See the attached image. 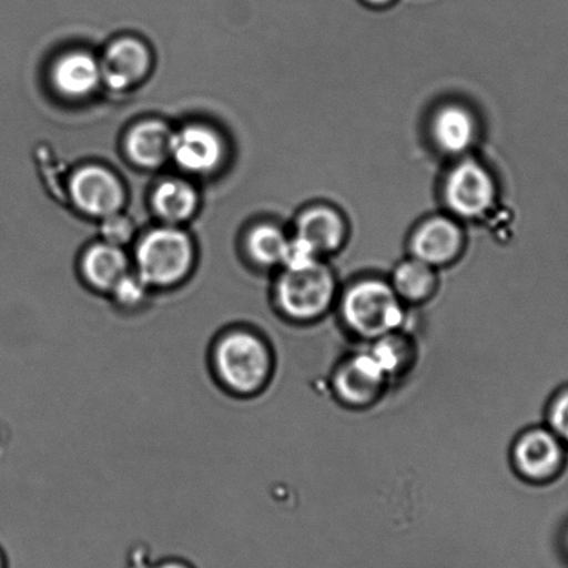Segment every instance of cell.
Listing matches in <instances>:
<instances>
[{"instance_id": "25", "label": "cell", "mask_w": 568, "mask_h": 568, "mask_svg": "<svg viewBox=\"0 0 568 568\" xmlns=\"http://www.w3.org/2000/svg\"><path fill=\"white\" fill-rule=\"evenodd\" d=\"M158 568H186V567L179 565V562H168V565H163Z\"/></svg>"}, {"instance_id": "20", "label": "cell", "mask_w": 568, "mask_h": 568, "mask_svg": "<svg viewBox=\"0 0 568 568\" xmlns=\"http://www.w3.org/2000/svg\"><path fill=\"white\" fill-rule=\"evenodd\" d=\"M288 236L273 224H261L247 236V253L258 267L283 266Z\"/></svg>"}, {"instance_id": "9", "label": "cell", "mask_w": 568, "mask_h": 568, "mask_svg": "<svg viewBox=\"0 0 568 568\" xmlns=\"http://www.w3.org/2000/svg\"><path fill=\"white\" fill-rule=\"evenodd\" d=\"M465 246V235L454 219L435 216L418 225L412 236V257L434 268L456 261Z\"/></svg>"}, {"instance_id": "19", "label": "cell", "mask_w": 568, "mask_h": 568, "mask_svg": "<svg viewBox=\"0 0 568 568\" xmlns=\"http://www.w3.org/2000/svg\"><path fill=\"white\" fill-rule=\"evenodd\" d=\"M153 207L169 224L186 222L197 207L196 191L185 181H164L154 191Z\"/></svg>"}, {"instance_id": "15", "label": "cell", "mask_w": 568, "mask_h": 568, "mask_svg": "<svg viewBox=\"0 0 568 568\" xmlns=\"http://www.w3.org/2000/svg\"><path fill=\"white\" fill-rule=\"evenodd\" d=\"M295 235L308 242L320 256L328 255L344 245L346 223L335 209L314 206L297 219Z\"/></svg>"}, {"instance_id": "2", "label": "cell", "mask_w": 568, "mask_h": 568, "mask_svg": "<svg viewBox=\"0 0 568 568\" xmlns=\"http://www.w3.org/2000/svg\"><path fill=\"white\" fill-rule=\"evenodd\" d=\"M341 317L357 338L372 342L405 331L406 305L389 281L363 278L352 284L341 300Z\"/></svg>"}, {"instance_id": "13", "label": "cell", "mask_w": 568, "mask_h": 568, "mask_svg": "<svg viewBox=\"0 0 568 568\" xmlns=\"http://www.w3.org/2000/svg\"><path fill=\"white\" fill-rule=\"evenodd\" d=\"M52 79L62 95L70 99L87 98L102 82L101 63L90 53L70 52L54 64Z\"/></svg>"}, {"instance_id": "4", "label": "cell", "mask_w": 568, "mask_h": 568, "mask_svg": "<svg viewBox=\"0 0 568 568\" xmlns=\"http://www.w3.org/2000/svg\"><path fill=\"white\" fill-rule=\"evenodd\" d=\"M195 250L190 236L175 227H162L143 236L135 251V273L154 290H171L190 277Z\"/></svg>"}, {"instance_id": "14", "label": "cell", "mask_w": 568, "mask_h": 568, "mask_svg": "<svg viewBox=\"0 0 568 568\" xmlns=\"http://www.w3.org/2000/svg\"><path fill=\"white\" fill-rule=\"evenodd\" d=\"M130 272V261L124 251L108 242L91 246L81 258L82 278L99 294L109 295L113 286Z\"/></svg>"}, {"instance_id": "17", "label": "cell", "mask_w": 568, "mask_h": 568, "mask_svg": "<svg viewBox=\"0 0 568 568\" xmlns=\"http://www.w3.org/2000/svg\"><path fill=\"white\" fill-rule=\"evenodd\" d=\"M389 284L406 306L422 305L434 296L438 277L434 267L416 257H410L396 266Z\"/></svg>"}, {"instance_id": "24", "label": "cell", "mask_w": 568, "mask_h": 568, "mask_svg": "<svg viewBox=\"0 0 568 568\" xmlns=\"http://www.w3.org/2000/svg\"><path fill=\"white\" fill-rule=\"evenodd\" d=\"M369 4H375V7H383V4H387L393 2V0H366Z\"/></svg>"}, {"instance_id": "5", "label": "cell", "mask_w": 568, "mask_h": 568, "mask_svg": "<svg viewBox=\"0 0 568 568\" xmlns=\"http://www.w3.org/2000/svg\"><path fill=\"white\" fill-rule=\"evenodd\" d=\"M444 200L449 211L460 219L483 217L496 201L493 174L477 160L462 159L446 175Z\"/></svg>"}, {"instance_id": "21", "label": "cell", "mask_w": 568, "mask_h": 568, "mask_svg": "<svg viewBox=\"0 0 568 568\" xmlns=\"http://www.w3.org/2000/svg\"><path fill=\"white\" fill-rule=\"evenodd\" d=\"M151 294L152 290L135 272L126 273L109 292L113 306L124 314L141 313L151 300Z\"/></svg>"}, {"instance_id": "6", "label": "cell", "mask_w": 568, "mask_h": 568, "mask_svg": "<svg viewBox=\"0 0 568 568\" xmlns=\"http://www.w3.org/2000/svg\"><path fill=\"white\" fill-rule=\"evenodd\" d=\"M513 466L529 483H548L565 465V444L550 428H531L517 438L511 450Z\"/></svg>"}, {"instance_id": "7", "label": "cell", "mask_w": 568, "mask_h": 568, "mask_svg": "<svg viewBox=\"0 0 568 568\" xmlns=\"http://www.w3.org/2000/svg\"><path fill=\"white\" fill-rule=\"evenodd\" d=\"M389 384L387 375L368 351L345 358L333 378L336 398L351 407L372 406L382 398Z\"/></svg>"}, {"instance_id": "12", "label": "cell", "mask_w": 568, "mask_h": 568, "mask_svg": "<svg viewBox=\"0 0 568 568\" xmlns=\"http://www.w3.org/2000/svg\"><path fill=\"white\" fill-rule=\"evenodd\" d=\"M432 135L440 152L448 156H465L477 141L476 115L463 104H444L433 115Z\"/></svg>"}, {"instance_id": "27", "label": "cell", "mask_w": 568, "mask_h": 568, "mask_svg": "<svg viewBox=\"0 0 568 568\" xmlns=\"http://www.w3.org/2000/svg\"><path fill=\"white\" fill-rule=\"evenodd\" d=\"M565 546H566V551H567V555H568V535H567L566 540H565Z\"/></svg>"}, {"instance_id": "3", "label": "cell", "mask_w": 568, "mask_h": 568, "mask_svg": "<svg viewBox=\"0 0 568 568\" xmlns=\"http://www.w3.org/2000/svg\"><path fill=\"white\" fill-rule=\"evenodd\" d=\"M336 290L333 270L318 261L303 268H283L274 286V302L281 316L290 322L308 324L331 311Z\"/></svg>"}, {"instance_id": "10", "label": "cell", "mask_w": 568, "mask_h": 568, "mask_svg": "<svg viewBox=\"0 0 568 568\" xmlns=\"http://www.w3.org/2000/svg\"><path fill=\"white\" fill-rule=\"evenodd\" d=\"M102 81L114 91L140 84L151 70L152 57L145 43L121 38L106 49L101 60Z\"/></svg>"}, {"instance_id": "1", "label": "cell", "mask_w": 568, "mask_h": 568, "mask_svg": "<svg viewBox=\"0 0 568 568\" xmlns=\"http://www.w3.org/2000/svg\"><path fill=\"white\" fill-rule=\"evenodd\" d=\"M209 361L220 387L236 398L263 393L274 374L272 346L256 329L245 325H233L220 333Z\"/></svg>"}, {"instance_id": "22", "label": "cell", "mask_w": 568, "mask_h": 568, "mask_svg": "<svg viewBox=\"0 0 568 568\" xmlns=\"http://www.w3.org/2000/svg\"><path fill=\"white\" fill-rule=\"evenodd\" d=\"M101 231L104 242L115 246H123L134 235V225H132L131 220L121 216L120 213H115L103 219Z\"/></svg>"}, {"instance_id": "26", "label": "cell", "mask_w": 568, "mask_h": 568, "mask_svg": "<svg viewBox=\"0 0 568 568\" xmlns=\"http://www.w3.org/2000/svg\"><path fill=\"white\" fill-rule=\"evenodd\" d=\"M0 568H4V559H3L2 551H0Z\"/></svg>"}, {"instance_id": "16", "label": "cell", "mask_w": 568, "mask_h": 568, "mask_svg": "<svg viewBox=\"0 0 568 568\" xmlns=\"http://www.w3.org/2000/svg\"><path fill=\"white\" fill-rule=\"evenodd\" d=\"M173 135L174 131L163 121H142L126 135V152L140 168L158 169L171 158Z\"/></svg>"}, {"instance_id": "18", "label": "cell", "mask_w": 568, "mask_h": 568, "mask_svg": "<svg viewBox=\"0 0 568 568\" xmlns=\"http://www.w3.org/2000/svg\"><path fill=\"white\" fill-rule=\"evenodd\" d=\"M367 351L383 368L389 382L402 377L415 361V344L405 331L369 342Z\"/></svg>"}, {"instance_id": "23", "label": "cell", "mask_w": 568, "mask_h": 568, "mask_svg": "<svg viewBox=\"0 0 568 568\" xmlns=\"http://www.w3.org/2000/svg\"><path fill=\"white\" fill-rule=\"evenodd\" d=\"M549 428L562 444L568 445V389L561 390L549 406Z\"/></svg>"}, {"instance_id": "8", "label": "cell", "mask_w": 568, "mask_h": 568, "mask_svg": "<svg viewBox=\"0 0 568 568\" xmlns=\"http://www.w3.org/2000/svg\"><path fill=\"white\" fill-rule=\"evenodd\" d=\"M69 191L74 205L93 217H109L124 206L125 192L119 176L102 165H85L71 176Z\"/></svg>"}, {"instance_id": "11", "label": "cell", "mask_w": 568, "mask_h": 568, "mask_svg": "<svg viewBox=\"0 0 568 568\" xmlns=\"http://www.w3.org/2000/svg\"><path fill=\"white\" fill-rule=\"evenodd\" d=\"M224 145L216 131L206 125H186L174 132L171 158L190 173H211L222 163Z\"/></svg>"}]
</instances>
